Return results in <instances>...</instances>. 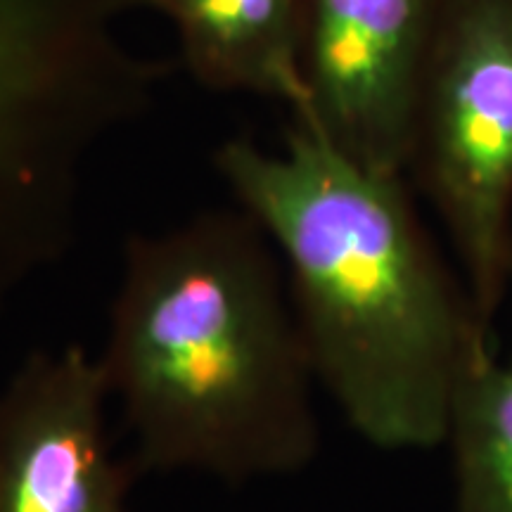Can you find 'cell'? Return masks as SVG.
Returning a JSON list of instances; mask_svg holds the SVG:
<instances>
[{
  "label": "cell",
  "instance_id": "obj_4",
  "mask_svg": "<svg viewBox=\"0 0 512 512\" xmlns=\"http://www.w3.org/2000/svg\"><path fill=\"white\" fill-rule=\"evenodd\" d=\"M415 162L458 252L472 311L494 332L510 283L512 0L444 3L415 121Z\"/></svg>",
  "mask_w": 512,
  "mask_h": 512
},
{
  "label": "cell",
  "instance_id": "obj_8",
  "mask_svg": "<svg viewBox=\"0 0 512 512\" xmlns=\"http://www.w3.org/2000/svg\"><path fill=\"white\" fill-rule=\"evenodd\" d=\"M444 446L451 451V512H512V354L479 342L460 370Z\"/></svg>",
  "mask_w": 512,
  "mask_h": 512
},
{
  "label": "cell",
  "instance_id": "obj_9",
  "mask_svg": "<svg viewBox=\"0 0 512 512\" xmlns=\"http://www.w3.org/2000/svg\"><path fill=\"white\" fill-rule=\"evenodd\" d=\"M510 280H512V238H510Z\"/></svg>",
  "mask_w": 512,
  "mask_h": 512
},
{
  "label": "cell",
  "instance_id": "obj_5",
  "mask_svg": "<svg viewBox=\"0 0 512 512\" xmlns=\"http://www.w3.org/2000/svg\"><path fill=\"white\" fill-rule=\"evenodd\" d=\"M446 0H306V112L339 150L401 176Z\"/></svg>",
  "mask_w": 512,
  "mask_h": 512
},
{
  "label": "cell",
  "instance_id": "obj_7",
  "mask_svg": "<svg viewBox=\"0 0 512 512\" xmlns=\"http://www.w3.org/2000/svg\"><path fill=\"white\" fill-rule=\"evenodd\" d=\"M176 29L192 79L306 112V0H136Z\"/></svg>",
  "mask_w": 512,
  "mask_h": 512
},
{
  "label": "cell",
  "instance_id": "obj_3",
  "mask_svg": "<svg viewBox=\"0 0 512 512\" xmlns=\"http://www.w3.org/2000/svg\"><path fill=\"white\" fill-rule=\"evenodd\" d=\"M136 0H0V311L72 247L88 166L150 112L166 67Z\"/></svg>",
  "mask_w": 512,
  "mask_h": 512
},
{
  "label": "cell",
  "instance_id": "obj_1",
  "mask_svg": "<svg viewBox=\"0 0 512 512\" xmlns=\"http://www.w3.org/2000/svg\"><path fill=\"white\" fill-rule=\"evenodd\" d=\"M214 162L285 261L313 375L351 430L389 453L444 446L465 358L494 332L441 268L401 176L297 117L275 150L233 138Z\"/></svg>",
  "mask_w": 512,
  "mask_h": 512
},
{
  "label": "cell",
  "instance_id": "obj_6",
  "mask_svg": "<svg viewBox=\"0 0 512 512\" xmlns=\"http://www.w3.org/2000/svg\"><path fill=\"white\" fill-rule=\"evenodd\" d=\"M105 375L79 347L38 351L0 389V512H131Z\"/></svg>",
  "mask_w": 512,
  "mask_h": 512
},
{
  "label": "cell",
  "instance_id": "obj_2",
  "mask_svg": "<svg viewBox=\"0 0 512 512\" xmlns=\"http://www.w3.org/2000/svg\"><path fill=\"white\" fill-rule=\"evenodd\" d=\"M98 363L140 472L242 486L318 456L316 375L271 240L247 211L128 242Z\"/></svg>",
  "mask_w": 512,
  "mask_h": 512
}]
</instances>
